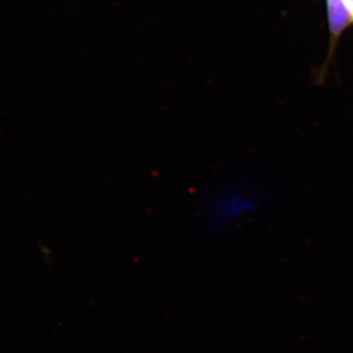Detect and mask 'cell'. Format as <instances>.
Here are the masks:
<instances>
[{"label": "cell", "mask_w": 353, "mask_h": 353, "mask_svg": "<svg viewBox=\"0 0 353 353\" xmlns=\"http://www.w3.org/2000/svg\"><path fill=\"white\" fill-rule=\"evenodd\" d=\"M255 209L256 201L250 192L241 188H230L213 197L206 208V221L209 227L223 231Z\"/></svg>", "instance_id": "cell-1"}, {"label": "cell", "mask_w": 353, "mask_h": 353, "mask_svg": "<svg viewBox=\"0 0 353 353\" xmlns=\"http://www.w3.org/2000/svg\"><path fill=\"white\" fill-rule=\"evenodd\" d=\"M330 32L332 38L338 39L343 30L353 23V16L343 0H327Z\"/></svg>", "instance_id": "cell-2"}, {"label": "cell", "mask_w": 353, "mask_h": 353, "mask_svg": "<svg viewBox=\"0 0 353 353\" xmlns=\"http://www.w3.org/2000/svg\"><path fill=\"white\" fill-rule=\"evenodd\" d=\"M343 3L345 4V6L347 7L348 10L350 11V13L352 14L353 16V0H343Z\"/></svg>", "instance_id": "cell-3"}]
</instances>
